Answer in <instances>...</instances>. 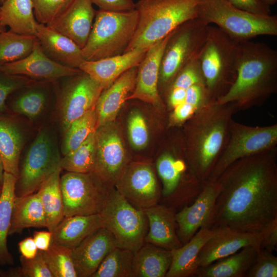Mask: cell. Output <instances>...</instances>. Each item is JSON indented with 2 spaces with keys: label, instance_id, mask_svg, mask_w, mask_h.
Returning <instances> with one entry per match:
<instances>
[{
  "label": "cell",
  "instance_id": "obj_1",
  "mask_svg": "<svg viewBox=\"0 0 277 277\" xmlns=\"http://www.w3.org/2000/svg\"><path fill=\"white\" fill-rule=\"evenodd\" d=\"M216 181L209 229L260 233L277 219V147L236 160Z\"/></svg>",
  "mask_w": 277,
  "mask_h": 277
},
{
  "label": "cell",
  "instance_id": "obj_2",
  "mask_svg": "<svg viewBox=\"0 0 277 277\" xmlns=\"http://www.w3.org/2000/svg\"><path fill=\"white\" fill-rule=\"evenodd\" d=\"M236 112L232 103L214 101L201 108L184 124L187 160L203 183L208 181L222 152Z\"/></svg>",
  "mask_w": 277,
  "mask_h": 277
},
{
  "label": "cell",
  "instance_id": "obj_3",
  "mask_svg": "<svg viewBox=\"0 0 277 277\" xmlns=\"http://www.w3.org/2000/svg\"><path fill=\"white\" fill-rule=\"evenodd\" d=\"M276 92V50L262 42H240L236 79L216 102L232 103L238 112L260 106Z\"/></svg>",
  "mask_w": 277,
  "mask_h": 277
},
{
  "label": "cell",
  "instance_id": "obj_4",
  "mask_svg": "<svg viewBox=\"0 0 277 277\" xmlns=\"http://www.w3.org/2000/svg\"><path fill=\"white\" fill-rule=\"evenodd\" d=\"M200 1H138L135 3L137 26L125 52L136 48L148 49L183 23L197 17Z\"/></svg>",
  "mask_w": 277,
  "mask_h": 277
},
{
  "label": "cell",
  "instance_id": "obj_5",
  "mask_svg": "<svg viewBox=\"0 0 277 277\" xmlns=\"http://www.w3.org/2000/svg\"><path fill=\"white\" fill-rule=\"evenodd\" d=\"M240 53V42L216 26L209 25L199 60L206 88L213 101L225 94L234 83Z\"/></svg>",
  "mask_w": 277,
  "mask_h": 277
},
{
  "label": "cell",
  "instance_id": "obj_6",
  "mask_svg": "<svg viewBox=\"0 0 277 277\" xmlns=\"http://www.w3.org/2000/svg\"><path fill=\"white\" fill-rule=\"evenodd\" d=\"M138 19L135 9L96 11L91 32L82 48L85 60L97 61L124 53L135 34Z\"/></svg>",
  "mask_w": 277,
  "mask_h": 277
},
{
  "label": "cell",
  "instance_id": "obj_7",
  "mask_svg": "<svg viewBox=\"0 0 277 277\" xmlns=\"http://www.w3.org/2000/svg\"><path fill=\"white\" fill-rule=\"evenodd\" d=\"M197 17L209 25L215 24L239 42L260 35H277L276 15H254L237 8L228 0H201Z\"/></svg>",
  "mask_w": 277,
  "mask_h": 277
},
{
  "label": "cell",
  "instance_id": "obj_8",
  "mask_svg": "<svg viewBox=\"0 0 277 277\" xmlns=\"http://www.w3.org/2000/svg\"><path fill=\"white\" fill-rule=\"evenodd\" d=\"M102 227L114 236L116 246L136 252L144 244L148 221L143 210L132 205L114 188H109L100 212Z\"/></svg>",
  "mask_w": 277,
  "mask_h": 277
},
{
  "label": "cell",
  "instance_id": "obj_9",
  "mask_svg": "<svg viewBox=\"0 0 277 277\" xmlns=\"http://www.w3.org/2000/svg\"><path fill=\"white\" fill-rule=\"evenodd\" d=\"M209 25L198 17L173 31L163 50L160 65L159 90L165 93L177 73L197 57L206 42Z\"/></svg>",
  "mask_w": 277,
  "mask_h": 277
},
{
  "label": "cell",
  "instance_id": "obj_10",
  "mask_svg": "<svg viewBox=\"0 0 277 277\" xmlns=\"http://www.w3.org/2000/svg\"><path fill=\"white\" fill-rule=\"evenodd\" d=\"M156 168L162 182L161 198L174 210L180 205L191 204L203 189L204 183L192 172L186 149L181 153L165 150L158 157Z\"/></svg>",
  "mask_w": 277,
  "mask_h": 277
},
{
  "label": "cell",
  "instance_id": "obj_11",
  "mask_svg": "<svg viewBox=\"0 0 277 277\" xmlns=\"http://www.w3.org/2000/svg\"><path fill=\"white\" fill-rule=\"evenodd\" d=\"M276 145L277 124L253 127L232 119L226 143L207 182L216 181L226 168L236 160Z\"/></svg>",
  "mask_w": 277,
  "mask_h": 277
},
{
  "label": "cell",
  "instance_id": "obj_12",
  "mask_svg": "<svg viewBox=\"0 0 277 277\" xmlns=\"http://www.w3.org/2000/svg\"><path fill=\"white\" fill-rule=\"evenodd\" d=\"M62 157L55 140L47 130H42L24 157L15 188L16 196L37 191L42 184L61 168Z\"/></svg>",
  "mask_w": 277,
  "mask_h": 277
},
{
  "label": "cell",
  "instance_id": "obj_13",
  "mask_svg": "<svg viewBox=\"0 0 277 277\" xmlns=\"http://www.w3.org/2000/svg\"><path fill=\"white\" fill-rule=\"evenodd\" d=\"M60 185L65 217L100 213L109 188L94 172H68Z\"/></svg>",
  "mask_w": 277,
  "mask_h": 277
},
{
  "label": "cell",
  "instance_id": "obj_14",
  "mask_svg": "<svg viewBox=\"0 0 277 277\" xmlns=\"http://www.w3.org/2000/svg\"><path fill=\"white\" fill-rule=\"evenodd\" d=\"M63 87L59 100L60 117L64 133L71 123L95 109L104 87L87 73L75 75Z\"/></svg>",
  "mask_w": 277,
  "mask_h": 277
},
{
  "label": "cell",
  "instance_id": "obj_15",
  "mask_svg": "<svg viewBox=\"0 0 277 277\" xmlns=\"http://www.w3.org/2000/svg\"><path fill=\"white\" fill-rule=\"evenodd\" d=\"M115 185L118 192L138 209L153 206L161 199L162 189L152 168L148 164L127 167Z\"/></svg>",
  "mask_w": 277,
  "mask_h": 277
},
{
  "label": "cell",
  "instance_id": "obj_16",
  "mask_svg": "<svg viewBox=\"0 0 277 277\" xmlns=\"http://www.w3.org/2000/svg\"><path fill=\"white\" fill-rule=\"evenodd\" d=\"M220 191V185L216 181L206 182L194 201L176 213L177 235L183 245L188 242L200 229H209Z\"/></svg>",
  "mask_w": 277,
  "mask_h": 277
},
{
  "label": "cell",
  "instance_id": "obj_17",
  "mask_svg": "<svg viewBox=\"0 0 277 277\" xmlns=\"http://www.w3.org/2000/svg\"><path fill=\"white\" fill-rule=\"evenodd\" d=\"M96 161L94 172L109 187L115 183L127 167L121 138L108 124L95 131Z\"/></svg>",
  "mask_w": 277,
  "mask_h": 277
},
{
  "label": "cell",
  "instance_id": "obj_18",
  "mask_svg": "<svg viewBox=\"0 0 277 277\" xmlns=\"http://www.w3.org/2000/svg\"><path fill=\"white\" fill-rule=\"evenodd\" d=\"M170 34L148 49L137 66L134 88L126 101L138 100L155 107H164L159 90V70L162 55Z\"/></svg>",
  "mask_w": 277,
  "mask_h": 277
},
{
  "label": "cell",
  "instance_id": "obj_19",
  "mask_svg": "<svg viewBox=\"0 0 277 277\" xmlns=\"http://www.w3.org/2000/svg\"><path fill=\"white\" fill-rule=\"evenodd\" d=\"M0 71L47 81L72 76L82 72L79 69L62 65L50 59L43 52L38 40L29 55L19 61L0 65Z\"/></svg>",
  "mask_w": 277,
  "mask_h": 277
},
{
  "label": "cell",
  "instance_id": "obj_20",
  "mask_svg": "<svg viewBox=\"0 0 277 277\" xmlns=\"http://www.w3.org/2000/svg\"><path fill=\"white\" fill-rule=\"evenodd\" d=\"M116 246L113 235L101 227L71 250L77 277H91L105 257Z\"/></svg>",
  "mask_w": 277,
  "mask_h": 277
},
{
  "label": "cell",
  "instance_id": "obj_21",
  "mask_svg": "<svg viewBox=\"0 0 277 277\" xmlns=\"http://www.w3.org/2000/svg\"><path fill=\"white\" fill-rule=\"evenodd\" d=\"M95 13L91 0H74L60 16L46 25L69 37L82 49L91 32Z\"/></svg>",
  "mask_w": 277,
  "mask_h": 277
},
{
  "label": "cell",
  "instance_id": "obj_22",
  "mask_svg": "<svg viewBox=\"0 0 277 277\" xmlns=\"http://www.w3.org/2000/svg\"><path fill=\"white\" fill-rule=\"evenodd\" d=\"M261 241L260 233L221 229L201 249L197 256L198 265L199 267L207 266L246 246L260 249Z\"/></svg>",
  "mask_w": 277,
  "mask_h": 277
},
{
  "label": "cell",
  "instance_id": "obj_23",
  "mask_svg": "<svg viewBox=\"0 0 277 277\" xmlns=\"http://www.w3.org/2000/svg\"><path fill=\"white\" fill-rule=\"evenodd\" d=\"M148 49L136 48L121 55L97 61H85L78 69L87 73L105 89L124 73L138 66Z\"/></svg>",
  "mask_w": 277,
  "mask_h": 277
},
{
  "label": "cell",
  "instance_id": "obj_24",
  "mask_svg": "<svg viewBox=\"0 0 277 277\" xmlns=\"http://www.w3.org/2000/svg\"><path fill=\"white\" fill-rule=\"evenodd\" d=\"M143 210L148 224L144 243L170 250L183 245L177 235L175 210L159 203Z\"/></svg>",
  "mask_w": 277,
  "mask_h": 277
},
{
  "label": "cell",
  "instance_id": "obj_25",
  "mask_svg": "<svg viewBox=\"0 0 277 277\" xmlns=\"http://www.w3.org/2000/svg\"><path fill=\"white\" fill-rule=\"evenodd\" d=\"M137 71V66L129 69L102 91L95 108L97 117L96 130L114 120L134 88Z\"/></svg>",
  "mask_w": 277,
  "mask_h": 277
},
{
  "label": "cell",
  "instance_id": "obj_26",
  "mask_svg": "<svg viewBox=\"0 0 277 277\" xmlns=\"http://www.w3.org/2000/svg\"><path fill=\"white\" fill-rule=\"evenodd\" d=\"M36 36L45 54L62 65L78 69L85 61L79 46L46 25L38 24Z\"/></svg>",
  "mask_w": 277,
  "mask_h": 277
},
{
  "label": "cell",
  "instance_id": "obj_27",
  "mask_svg": "<svg viewBox=\"0 0 277 277\" xmlns=\"http://www.w3.org/2000/svg\"><path fill=\"white\" fill-rule=\"evenodd\" d=\"M221 229H200L186 243L172 250V259L165 277L195 276L199 253L206 243Z\"/></svg>",
  "mask_w": 277,
  "mask_h": 277
},
{
  "label": "cell",
  "instance_id": "obj_28",
  "mask_svg": "<svg viewBox=\"0 0 277 277\" xmlns=\"http://www.w3.org/2000/svg\"><path fill=\"white\" fill-rule=\"evenodd\" d=\"M101 227L100 213L65 217L52 232L51 244L72 250Z\"/></svg>",
  "mask_w": 277,
  "mask_h": 277
},
{
  "label": "cell",
  "instance_id": "obj_29",
  "mask_svg": "<svg viewBox=\"0 0 277 277\" xmlns=\"http://www.w3.org/2000/svg\"><path fill=\"white\" fill-rule=\"evenodd\" d=\"M260 249L252 246L243 247L236 252L212 264L200 267L197 277H245Z\"/></svg>",
  "mask_w": 277,
  "mask_h": 277
},
{
  "label": "cell",
  "instance_id": "obj_30",
  "mask_svg": "<svg viewBox=\"0 0 277 277\" xmlns=\"http://www.w3.org/2000/svg\"><path fill=\"white\" fill-rule=\"evenodd\" d=\"M45 211L37 192L15 195L12 208L9 235L21 233L30 227H46Z\"/></svg>",
  "mask_w": 277,
  "mask_h": 277
},
{
  "label": "cell",
  "instance_id": "obj_31",
  "mask_svg": "<svg viewBox=\"0 0 277 277\" xmlns=\"http://www.w3.org/2000/svg\"><path fill=\"white\" fill-rule=\"evenodd\" d=\"M24 143L23 132L14 120L0 115V156L5 172L17 179L19 161Z\"/></svg>",
  "mask_w": 277,
  "mask_h": 277
},
{
  "label": "cell",
  "instance_id": "obj_32",
  "mask_svg": "<svg viewBox=\"0 0 277 277\" xmlns=\"http://www.w3.org/2000/svg\"><path fill=\"white\" fill-rule=\"evenodd\" d=\"M172 259V250L144 243L134 253L133 277H165Z\"/></svg>",
  "mask_w": 277,
  "mask_h": 277
},
{
  "label": "cell",
  "instance_id": "obj_33",
  "mask_svg": "<svg viewBox=\"0 0 277 277\" xmlns=\"http://www.w3.org/2000/svg\"><path fill=\"white\" fill-rule=\"evenodd\" d=\"M0 21L16 33L36 36L38 23L31 0H5L1 6Z\"/></svg>",
  "mask_w": 277,
  "mask_h": 277
},
{
  "label": "cell",
  "instance_id": "obj_34",
  "mask_svg": "<svg viewBox=\"0 0 277 277\" xmlns=\"http://www.w3.org/2000/svg\"><path fill=\"white\" fill-rule=\"evenodd\" d=\"M62 168L57 169L41 186L39 194L46 216V228L52 232L65 217L60 185Z\"/></svg>",
  "mask_w": 277,
  "mask_h": 277
},
{
  "label": "cell",
  "instance_id": "obj_35",
  "mask_svg": "<svg viewBox=\"0 0 277 277\" xmlns=\"http://www.w3.org/2000/svg\"><path fill=\"white\" fill-rule=\"evenodd\" d=\"M17 179L12 174L4 172L0 197V264L3 265H11L14 263L13 257L8 248L7 237L9 235Z\"/></svg>",
  "mask_w": 277,
  "mask_h": 277
},
{
  "label": "cell",
  "instance_id": "obj_36",
  "mask_svg": "<svg viewBox=\"0 0 277 277\" xmlns=\"http://www.w3.org/2000/svg\"><path fill=\"white\" fill-rule=\"evenodd\" d=\"M38 39L10 30L0 33V65L22 60L32 51Z\"/></svg>",
  "mask_w": 277,
  "mask_h": 277
},
{
  "label": "cell",
  "instance_id": "obj_37",
  "mask_svg": "<svg viewBox=\"0 0 277 277\" xmlns=\"http://www.w3.org/2000/svg\"><path fill=\"white\" fill-rule=\"evenodd\" d=\"M95 131L79 147L64 155L61 162L62 169L82 173L94 171L96 161Z\"/></svg>",
  "mask_w": 277,
  "mask_h": 277
},
{
  "label": "cell",
  "instance_id": "obj_38",
  "mask_svg": "<svg viewBox=\"0 0 277 277\" xmlns=\"http://www.w3.org/2000/svg\"><path fill=\"white\" fill-rule=\"evenodd\" d=\"M134 252L118 247L103 259L91 277H133Z\"/></svg>",
  "mask_w": 277,
  "mask_h": 277
},
{
  "label": "cell",
  "instance_id": "obj_39",
  "mask_svg": "<svg viewBox=\"0 0 277 277\" xmlns=\"http://www.w3.org/2000/svg\"><path fill=\"white\" fill-rule=\"evenodd\" d=\"M97 117L92 110L73 122L64 132L61 150L63 155L83 144L96 130Z\"/></svg>",
  "mask_w": 277,
  "mask_h": 277
},
{
  "label": "cell",
  "instance_id": "obj_40",
  "mask_svg": "<svg viewBox=\"0 0 277 277\" xmlns=\"http://www.w3.org/2000/svg\"><path fill=\"white\" fill-rule=\"evenodd\" d=\"M41 251L53 277H77L71 249L51 244L48 250Z\"/></svg>",
  "mask_w": 277,
  "mask_h": 277
},
{
  "label": "cell",
  "instance_id": "obj_41",
  "mask_svg": "<svg viewBox=\"0 0 277 277\" xmlns=\"http://www.w3.org/2000/svg\"><path fill=\"white\" fill-rule=\"evenodd\" d=\"M36 83L27 86V90L15 98L12 106L14 112L30 120L37 117L43 111L47 103L46 91L34 87Z\"/></svg>",
  "mask_w": 277,
  "mask_h": 277
},
{
  "label": "cell",
  "instance_id": "obj_42",
  "mask_svg": "<svg viewBox=\"0 0 277 277\" xmlns=\"http://www.w3.org/2000/svg\"><path fill=\"white\" fill-rule=\"evenodd\" d=\"M21 266L6 272L7 276L53 277L48 268L41 250L32 259L20 257Z\"/></svg>",
  "mask_w": 277,
  "mask_h": 277
},
{
  "label": "cell",
  "instance_id": "obj_43",
  "mask_svg": "<svg viewBox=\"0 0 277 277\" xmlns=\"http://www.w3.org/2000/svg\"><path fill=\"white\" fill-rule=\"evenodd\" d=\"M37 22L48 25L60 16L74 0H31Z\"/></svg>",
  "mask_w": 277,
  "mask_h": 277
},
{
  "label": "cell",
  "instance_id": "obj_44",
  "mask_svg": "<svg viewBox=\"0 0 277 277\" xmlns=\"http://www.w3.org/2000/svg\"><path fill=\"white\" fill-rule=\"evenodd\" d=\"M277 257L273 252L261 249L246 277H276Z\"/></svg>",
  "mask_w": 277,
  "mask_h": 277
},
{
  "label": "cell",
  "instance_id": "obj_45",
  "mask_svg": "<svg viewBox=\"0 0 277 277\" xmlns=\"http://www.w3.org/2000/svg\"><path fill=\"white\" fill-rule=\"evenodd\" d=\"M36 83L35 80L24 76L9 74L0 71V112L6 110V102L11 93Z\"/></svg>",
  "mask_w": 277,
  "mask_h": 277
},
{
  "label": "cell",
  "instance_id": "obj_46",
  "mask_svg": "<svg viewBox=\"0 0 277 277\" xmlns=\"http://www.w3.org/2000/svg\"><path fill=\"white\" fill-rule=\"evenodd\" d=\"M128 128L132 146L136 149L144 148L148 141V131L144 117L140 112H131L128 119Z\"/></svg>",
  "mask_w": 277,
  "mask_h": 277
},
{
  "label": "cell",
  "instance_id": "obj_47",
  "mask_svg": "<svg viewBox=\"0 0 277 277\" xmlns=\"http://www.w3.org/2000/svg\"><path fill=\"white\" fill-rule=\"evenodd\" d=\"M237 8L248 13L261 16L271 15L270 6L261 0H228Z\"/></svg>",
  "mask_w": 277,
  "mask_h": 277
},
{
  "label": "cell",
  "instance_id": "obj_48",
  "mask_svg": "<svg viewBox=\"0 0 277 277\" xmlns=\"http://www.w3.org/2000/svg\"><path fill=\"white\" fill-rule=\"evenodd\" d=\"M261 241L260 249L273 252L277 247V219L268 224L260 233Z\"/></svg>",
  "mask_w": 277,
  "mask_h": 277
},
{
  "label": "cell",
  "instance_id": "obj_49",
  "mask_svg": "<svg viewBox=\"0 0 277 277\" xmlns=\"http://www.w3.org/2000/svg\"><path fill=\"white\" fill-rule=\"evenodd\" d=\"M100 9L112 11H127L135 9L132 0H91Z\"/></svg>",
  "mask_w": 277,
  "mask_h": 277
},
{
  "label": "cell",
  "instance_id": "obj_50",
  "mask_svg": "<svg viewBox=\"0 0 277 277\" xmlns=\"http://www.w3.org/2000/svg\"><path fill=\"white\" fill-rule=\"evenodd\" d=\"M18 245L22 256L26 259L34 258L38 251L32 237L25 238L20 241Z\"/></svg>",
  "mask_w": 277,
  "mask_h": 277
},
{
  "label": "cell",
  "instance_id": "obj_51",
  "mask_svg": "<svg viewBox=\"0 0 277 277\" xmlns=\"http://www.w3.org/2000/svg\"><path fill=\"white\" fill-rule=\"evenodd\" d=\"M52 238L50 231H36L34 232L33 239L38 250L46 251L49 248Z\"/></svg>",
  "mask_w": 277,
  "mask_h": 277
},
{
  "label": "cell",
  "instance_id": "obj_52",
  "mask_svg": "<svg viewBox=\"0 0 277 277\" xmlns=\"http://www.w3.org/2000/svg\"><path fill=\"white\" fill-rule=\"evenodd\" d=\"M4 167L2 160L0 156V185H2L4 177Z\"/></svg>",
  "mask_w": 277,
  "mask_h": 277
},
{
  "label": "cell",
  "instance_id": "obj_53",
  "mask_svg": "<svg viewBox=\"0 0 277 277\" xmlns=\"http://www.w3.org/2000/svg\"><path fill=\"white\" fill-rule=\"evenodd\" d=\"M261 1L263 2H264L265 4H267V5L269 6L274 5L277 2V0H261Z\"/></svg>",
  "mask_w": 277,
  "mask_h": 277
},
{
  "label": "cell",
  "instance_id": "obj_54",
  "mask_svg": "<svg viewBox=\"0 0 277 277\" xmlns=\"http://www.w3.org/2000/svg\"><path fill=\"white\" fill-rule=\"evenodd\" d=\"M0 11H1V6H0ZM6 30V29H5V27H4L1 23V21H0V33L3 31H5Z\"/></svg>",
  "mask_w": 277,
  "mask_h": 277
},
{
  "label": "cell",
  "instance_id": "obj_55",
  "mask_svg": "<svg viewBox=\"0 0 277 277\" xmlns=\"http://www.w3.org/2000/svg\"><path fill=\"white\" fill-rule=\"evenodd\" d=\"M2 189H3L2 185H0V197L2 194Z\"/></svg>",
  "mask_w": 277,
  "mask_h": 277
},
{
  "label": "cell",
  "instance_id": "obj_56",
  "mask_svg": "<svg viewBox=\"0 0 277 277\" xmlns=\"http://www.w3.org/2000/svg\"><path fill=\"white\" fill-rule=\"evenodd\" d=\"M5 0H0V3H3Z\"/></svg>",
  "mask_w": 277,
  "mask_h": 277
}]
</instances>
